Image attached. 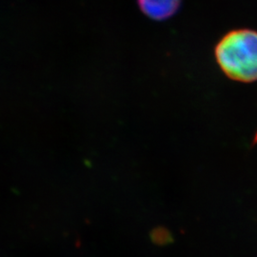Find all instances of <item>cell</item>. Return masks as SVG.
<instances>
[{
    "label": "cell",
    "instance_id": "cell-1",
    "mask_svg": "<svg viewBox=\"0 0 257 257\" xmlns=\"http://www.w3.org/2000/svg\"><path fill=\"white\" fill-rule=\"evenodd\" d=\"M221 71L234 81H257V32L232 30L221 38L214 49Z\"/></svg>",
    "mask_w": 257,
    "mask_h": 257
},
{
    "label": "cell",
    "instance_id": "cell-2",
    "mask_svg": "<svg viewBox=\"0 0 257 257\" xmlns=\"http://www.w3.org/2000/svg\"><path fill=\"white\" fill-rule=\"evenodd\" d=\"M182 0H138L140 10L148 18L163 21L175 16Z\"/></svg>",
    "mask_w": 257,
    "mask_h": 257
},
{
    "label": "cell",
    "instance_id": "cell-3",
    "mask_svg": "<svg viewBox=\"0 0 257 257\" xmlns=\"http://www.w3.org/2000/svg\"><path fill=\"white\" fill-rule=\"evenodd\" d=\"M168 236H170L169 234H167V232H166L165 230H162V229H156L154 232H153V234H152V237L154 239V241L156 242V243H158V244H160V243H162V239L163 237L164 238H168Z\"/></svg>",
    "mask_w": 257,
    "mask_h": 257
},
{
    "label": "cell",
    "instance_id": "cell-4",
    "mask_svg": "<svg viewBox=\"0 0 257 257\" xmlns=\"http://www.w3.org/2000/svg\"><path fill=\"white\" fill-rule=\"evenodd\" d=\"M253 143L254 144H256L257 143V133L255 134V136H254V139H253Z\"/></svg>",
    "mask_w": 257,
    "mask_h": 257
}]
</instances>
